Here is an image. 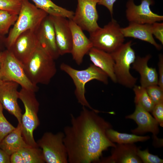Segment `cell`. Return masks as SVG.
I'll use <instances>...</instances> for the list:
<instances>
[{
	"mask_svg": "<svg viewBox=\"0 0 163 163\" xmlns=\"http://www.w3.org/2000/svg\"><path fill=\"white\" fill-rule=\"evenodd\" d=\"M98 113L82 107L78 116L71 114L70 125L63 132L68 162H98L104 151L116 146L106 133L112 125Z\"/></svg>",
	"mask_w": 163,
	"mask_h": 163,
	"instance_id": "cell-1",
	"label": "cell"
},
{
	"mask_svg": "<svg viewBox=\"0 0 163 163\" xmlns=\"http://www.w3.org/2000/svg\"><path fill=\"white\" fill-rule=\"evenodd\" d=\"M54 59L39 43L28 60L23 64L25 73L33 84L47 85L56 73Z\"/></svg>",
	"mask_w": 163,
	"mask_h": 163,
	"instance_id": "cell-2",
	"label": "cell"
},
{
	"mask_svg": "<svg viewBox=\"0 0 163 163\" xmlns=\"http://www.w3.org/2000/svg\"><path fill=\"white\" fill-rule=\"evenodd\" d=\"M48 15L28 0H22L17 19L7 37L5 39V45L7 50L11 48L18 37L24 32L30 30L36 32L42 21Z\"/></svg>",
	"mask_w": 163,
	"mask_h": 163,
	"instance_id": "cell-3",
	"label": "cell"
},
{
	"mask_svg": "<svg viewBox=\"0 0 163 163\" xmlns=\"http://www.w3.org/2000/svg\"><path fill=\"white\" fill-rule=\"evenodd\" d=\"M60 69L69 75L72 79L75 89V94L78 102L82 107L94 110L97 113L101 111L93 108L85 97V85L88 82L96 80L105 84L108 83V77L107 74L93 64L87 69L82 70L75 69L64 63L60 65Z\"/></svg>",
	"mask_w": 163,
	"mask_h": 163,
	"instance_id": "cell-4",
	"label": "cell"
},
{
	"mask_svg": "<svg viewBox=\"0 0 163 163\" xmlns=\"http://www.w3.org/2000/svg\"><path fill=\"white\" fill-rule=\"evenodd\" d=\"M35 93L21 88L19 91V99L22 102L25 109L21 122L22 136L28 145L33 147H39L33 136L34 130L40 123L37 115L39 104Z\"/></svg>",
	"mask_w": 163,
	"mask_h": 163,
	"instance_id": "cell-5",
	"label": "cell"
},
{
	"mask_svg": "<svg viewBox=\"0 0 163 163\" xmlns=\"http://www.w3.org/2000/svg\"><path fill=\"white\" fill-rule=\"evenodd\" d=\"M110 53L114 62V72L117 82L126 87L133 88L136 85L137 78L130 72L131 66L136 58L132 47V41L123 43Z\"/></svg>",
	"mask_w": 163,
	"mask_h": 163,
	"instance_id": "cell-6",
	"label": "cell"
},
{
	"mask_svg": "<svg viewBox=\"0 0 163 163\" xmlns=\"http://www.w3.org/2000/svg\"><path fill=\"white\" fill-rule=\"evenodd\" d=\"M116 20H111L103 27H100L90 34L89 39L93 47L111 53L123 44L124 37Z\"/></svg>",
	"mask_w": 163,
	"mask_h": 163,
	"instance_id": "cell-7",
	"label": "cell"
},
{
	"mask_svg": "<svg viewBox=\"0 0 163 163\" xmlns=\"http://www.w3.org/2000/svg\"><path fill=\"white\" fill-rule=\"evenodd\" d=\"M0 79L2 82H16L22 88L35 92L38 89L37 86L32 83L27 77L23 64L7 49L3 51Z\"/></svg>",
	"mask_w": 163,
	"mask_h": 163,
	"instance_id": "cell-8",
	"label": "cell"
},
{
	"mask_svg": "<svg viewBox=\"0 0 163 163\" xmlns=\"http://www.w3.org/2000/svg\"><path fill=\"white\" fill-rule=\"evenodd\" d=\"M63 132L54 134L45 133L37 143L42 150L45 162L67 163V151L64 142Z\"/></svg>",
	"mask_w": 163,
	"mask_h": 163,
	"instance_id": "cell-9",
	"label": "cell"
},
{
	"mask_svg": "<svg viewBox=\"0 0 163 163\" xmlns=\"http://www.w3.org/2000/svg\"><path fill=\"white\" fill-rule=\"evenodd\" d=\"M77 7L72 20L82 30L93 32L100 27L96 5L99 0H77Z\"/></svg>",
	"mask_w": 163,
	"mask_h": 163,
	"instance_id": "cell-10",
	"label": "cell"
},
{
	"mask_svg": "<svg viewBox=\"0 0 163 163\" xmlns=\"http://www.w3.org/2000/svg\"><path fill=\"white\" fill-rule=\"evenodd\" d=\"M152 0H142L139 5H136L133 0H129L126 4V17L129 23L152 24L163 20V16L153 12L150 5Z\"/></svg>",
	"mask_w": 163,
	"mask_h": 163,
	"instance_id": "cell-11",
	"label": "cell"
},
{
	"mask_svg": "<svg viewBox=\"0 0 163 163\" xmlns=\"http://www.w3.org/2000/svg\"><path fill=\"white\" fill-rule=\"evenodd\" d=\"M38 45L36 32L29 30L21 34L8 50L23 64L29 59Z\"/></svg>",
	"mask_w": 163,
	"mask_h": 163,
	"instance_id": "cell-12",
	"label": "cell"
},
{
	"mask_svg": "<svg viewBox=\"0 0 163 163\" xmlns=\"http://www.w3.org/2000/svg\"><path fill=\"white\" fill-rule=\"evenodd\" d=\"M19 85L13 82H3L0 84V103L4 109L14 116L18 123H21L22 114L18 102Z\"/></svg>",
	"mask_w": 163,
	"mask_h": 163,
	"instance_id": "cell-13",
	"label": "cell"
},
{
	"mask_svg": "<svg viewBox=\"0 0 163 163\" xmlns=\"http://www.w3.org/2000/svg\"><path fill=\"white\" fill-rule=\"evenodd\" d=\"M72 39V47L71 53L73 59L78 65L82 62L85 55L93 47L89 39L82 29L72 20L69 19Z\"/></svg>",
	"mask_w": 163,
	"mask_h": 163,
	"instance_id": "cell-14",
	"label": "cell"
},
{
	"mask_svg": "<svg viewBox=\"0 0 163 163\" xmlns=\"http://www.w3.org/2000/svg\"><path fill=\"white\" fill-rule=\"evenodd\" d=\"M39 44L54 59L60 56L57 48L55 32L51 16L48 15L43 20L36 32Z\"/></svg>",
	"mask_w": 163,
	"mask_h": 163,
	"instance_id": "cell-15",
	"label": "cell"
},
{
	"mask_svg": "<svg viewBox=\"0 0 163 163\" xmlns=\"http://www.w3.org/2000/svg\"><path fill=\"white\" fill-rule=\"evenodd\" d=\"M51 17L54 24L56 46L60 56L71 53L72 39L69 20L62 17Z\"/></svg>",
	"mask_w": 163,
	"mask_h": 163,
	"instance_id": "cell-16",
	"label": "cell"
},
{
	"mask_svg": "<svg viewBox=\"0 0 163 163\" xmlns=\"http://www.w3.org/2000/svg\"><path fill=\"white\" fill-rule=\"evenodd\" d=\"M125 117L134 120L138 125L136 128L131 130L133 134L142 135L151 132L155 137L159 132V124L156 120L149 112L138 105H136L135 110L132 114Z\"/></svg>",
	"mask_w": 163,
	"mask_h": 163,
	"instance_id": "cell-17",
	"label": "cell"
},
{
	"mask_svg": "<svg viewBox=\"0 0 163 163\" xmlns=\"http://www.w3.org/2000/svg\"><path fill=\"white\" fill-rule=\"evenodd\" d=\"M111 155L100 160L101 163H141L137 155L138 147L134 143L117 144L113 147Z\"/></svg>",
	"mask_w": 163,
	"mask_h": 163,
	"instance_id": "cell-18",
	"label": "cell"
},
{
	"mask_svg": "<svg viewBox=\"0 0 163 163\" xmlns=\"http://www.w3.org/2000/svg\"><path fill=\"white\" fill-rule=\"evenodd\" d=\"M151 57L150 55L144 57L137 56L132 64L133 69L140 75L141 85L145 88L158 84V75L156 69L148 65Z\"/></svg>",
	"mask_w": 163,
	"mask_h": 163,
	"instance_id": "cell-19",
	"label": "cell"
},
{
	"mask_svg": "<svg viewBox=\"0 0 163 163\" xmlns=\"http://www.w3.org/2000/svg\"><path fill=\"white\" fill-rule=\"evenodd\" d=\"M152 24L129 23L128 26L121 28V30L125 37H132L145 41L160 50L161 46L157 43L154 38Z\"/></svg>",
	"mask_w": 163,
	"mask_h": 163,
	"instance_id": "cell-20",
	"label": "cell"
},
{
	"mask_svg": "<svg viewBox=\"0 0 163 163\" xmlns=\"http://www.w3.org/2000/svg\"><path fill=\"white\" fill-rule=\"evenodd\" d=\"M93 64L105 73L114 83H117L114 72V62L110 53L92 47L88 53Z\"/></svg>",
	"mask_w": 163,
	"mask_h": 163,
	"instance_id": "cell-21",
	"label": "cell"
},
{
	"mask_svg": "<svg viewBox=\"0 0 163 163\" xmlns=\"http://www.w3.org/2000/svg\"><path fill=\"white\" fill-rule=\"evenodd\" d=\"M0 146L10 156L22 148L31 146L24 140L22 135L21 125L19 123L17 126L0 142Z\"/></svg>",
	"mask_w": 163,
	"mask_h": 163,
	"instance_id": "cell-22",
	"label": "cell"
},
{
	"mask_svg": "<svg viewBox=\"0 0 163 163\" xmlns=\"http://www.w3.org/2000/svg\"><path fill=\"white\" fill-rule=\"evenodd\" d=\"M11 163H43L45 161L41 149L30 146L22 148L10 156Z\"/></svg>",
	"mask_w": 163,
	"mask_h": 163,
	"instance_id": "cell-23",
	"label": "cell"
},
{
	"mask_svg": "<svg viewBox=\"0 0 163 163\" xmlns=\"http://www.w3.org/2000/svg\"><path fill=\"white\" fill-rule=\"evenodd\" d=\"M35 6L46 12L48 15L54 17H60L72 19L74 13L54 3L51 0H31Z\"/></svg>",
	"mask_w": 163,
	"mask_h": 163,
	"instance_id": "cell-24",
	"label": "cell"
},
{
	"mask_svg": "<svg viewBox=\"0 0 163 163\" xmlns=\"http://www.w3.org/2000/svg\"><path fill=\"white\" fill-rule=\"evenodd\" d=\"M106 135L109 139L113 142L117 144H133L138 142H143L148 140L150 137L140 136L135 134H129L118 132L112 128L107 129Z\"/></svg>",
	"mask_w": 163,
	"mask_h": 163,
	"instance_id": "cell-25",
	"label": "cell"
},
{
	"mask_svg": "<svg viewBox=\"0 0 163 163\" xmlns=\"http://www.w3.org/2000/svg\"><path fill=\"white\" fill-rule=\"evenodd\" d=\"M135 95L134 102L149 112H151L155 104L151 99L146 88L141 85H135L133 88Z\"/></svg>",
	"mask_w": 163,
	"mask_h": 163,
	"instance_id": "cell-26",
	"label": "cell"
},
{
	"mask_svg": "<svg viewBox=\"0 0 163 163\" xmlns=\"http://www.w3.org/2000/svg\"><path fill=\"white\" fill-rule=\"evenodd\" d=\"M18 14L6 10H0V35L8 34L11 27L14 25Z\"/></svg>",
	"mask_w": 163,
	"mask_h": 163,
	"instance_id": "cell-27",
	"label": "cell"
},
{
	"mask_svg": "<svg viewBox=\"0 0 163 163\" xmlns=\"http://www.w3.org/2000/svg\"><path fill=\"white\" fill-rule=\"evenodd\" d=\"M4 108L0 103V142L15 127L6 119L3 113Z\"/></svg>",
	"mask_w": 163,
	"mask_h": 163,
	"instance_id": "cell-28",
	"label": "cell"
},
{
	"mask_svg": "<svg viewBox=\"0 0 163 163\" xmlns=\"http://www.w3.org/2000/svg\"><path fill=\"white\" fill-rule=\"evenodd\" d=\"M148 94L155 104L163 102V89L158 85L145 88Z\"/></svg>",
	"mask_w": 163,
	"mask_h": 163,
	"instance_id": "cell-29",
	"label": "cell"
},
{
	"mask_svg": "<svg viewBox=\"0 0 163 163\" xmlns=\"http://www.w3.org/2000/svg\"><path fill=\"white\" fill-rule=\"evenodd\" d=\"M22 0H0V10H6L19 14Z\"/></svg>",
	"mask_w": 163,
	"mask_h": 163,
	"instance_id": "cell-30",
	"label": "cell"
},
{
	"mask_svg": "<svg viewBox=\"0 0 163 163\" xmlns=\"http://www.w3.org/2000/svg\"><path fill=\"white\" fill-rule=\"evenodd\" d=\"M140 147H138L137 155L144 163H162L163 160L159 158L157 155L150 153L148 149L144 150H141Z\"/></svg>",
	"mask_w": 163,
	"mask_h": 163,
	"instance_id": "cell-31",
	"label": "cell"
},
{
	"mask_svg": "<svg viewBox=\"0 0 163 163\" xmlns=\"http://www.w3.org/2000/svg\"><path fill=\"white\" fill-rule=\"evenodd\" d=\"M158 124L163 126V102L155 104L151 112Z\"/></svg>",
	"mask_w": 163,
	"mask_h": 163,
	"instance_id": "cell-32",
	"label": "cell"
},
{
	"mask_svg": "<svg viewBox=\"0 0 163 163\" xmlns=\"http://www.w3.org/2000/svg\"><path fill=\"white\" fill-rule=\"evenodd\" d=\"M153 35L163 44V23L155 22L152 24Z\"/></svg>",
	"mask_w": 163,
	"mask_h": 163,
	"instance_id": "cell-33",
	"label": "cell"
},
{
	"mask_svg": "<svg viewBox=\"0 0 163 163\" xmlns=\"http://www.w3.org/2000/svg\"><path fill=\"white\" fill-rule=\"evenodd\" d=\"M158 62V85L163 89V57L161 54L159 56Z\"/></svg>",
	"mask_w": 163,
	"mask_h": 163,
	"instance_id": "cell-34",
	"label": "cell"
},
{
	"mask_svg": "<svg viewBox=\"0 0 163 163\" xmlns=\"http://www.w3.org/2000/svg\"><path fill=\"white\" fill-rule=\"evenodd\" d=\"M116 0H99L98 4L106 7L112 15L113 13V5Z\"/></svg>",
	"mask_w": 163,
	"mask_h": 163,
	"instance_id": "cell-35",
	"label": "cell"
},
{
	"mask_svg": "<svg viewBox=\"0 0 163 163\" xmlns=\"http://www.w3.org/2000/svg\"><path fill=\"white\" fill-rule=\"evenodd\" d=\"M10 156L8 155L0 146V163H10Z\"/></svg>",
	"mask_w": 163,
	"mask_h": 163,
	"instance_id": "cell-36",
	"label": "cell"
},
{
	"mask_svg": "<svg viewBox=\"0 0 163 163\" xmlns=\"http://www.w3.org/2000/svg\"><path fill=\"white\" fill-rule=\"evenodd\" d=\"M5 39L3 38V36L0 35V51H2L1 49L2 47V44L5 43Z\"/></svg>",
	"mask_w": 163,
	"mask_h": 163,
	"instance_id": "cell-37",
	"label": "cell"
},
{
	"mask_svg": "<svg viewBox=\"0 0 163 163\" xmlns=\"http://www.w3.org/2000/svg\"><path fill=\"white\" fill-rule=\"evenodd\" d=\"M3 51H0V69L2 65Z\"/></svg>",
	"mask_w": 163,
	"mask_h": 163,
	"instance_id": "cell-38",
	"label": "cell"
},
{
	"mask_svg": "<svg viewBox=\"0 0 163 163\" xmlns=\"http://www.w3.org/2000/svg\"><path fill=\"white\" fill-rule=\"evenodd\" d=\"M2 82H3L0 79V84H1Z\"/></svg>",
	"mask_w": 163,
	"mask_h": 163,
	"instance_id": "cell-39",
	"label": "cell"
}]
</instances>
